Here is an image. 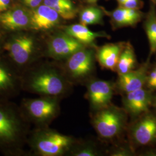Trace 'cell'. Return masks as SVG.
I'll use <instances>...</instances> for the list:
<instances>
[{"label":"cell","instance_id":"obj_1","mask_svg":"<svg viewBox=\"0 0 156 156\" xmlns=\"http://www.w3.org/2000/svg\"><path fill=\"white\" fill-rule=\"evenodd\" d=\"M30 124L20 107L0 100V151L7 156L23 154L31 131Z\"/></svg>","mask_w":156,"mask_h":156},{"label":"cell","instance_id":"obj_2","mask_svg":"<svg viewBox=\"0 0 156 156\" xmlns=\"http://www.w3.org/2000/svg\"><path fill=\"white\" fill-rule=\"evenodd\" d=\"M22 90L60 98L68 93L72 82L62 67L55 65H32L22 73Z\"/></svg>","mask_w":156,"mask_h":156},{"label":"cell","instance_id":"obj_3","mask_svg":"<svg viewBox=\"0 0 156 156\" xmlns=\"http://www.w3.org/2000/svg\"><path fill=\"white\" fill-rule=\"evenodd\" d=\"M76 140L48 127H36L28 135L27 144L36 155L60 156L69 153Z\"/></svg>","mask_w":156,"mask_h":156},{"label":"cell","instance_id":"obj_4","mask_svg":"<svg viewBox=\"0 0 156 156\" xmlns=\"http://www.w3.org/2000/svg\"><path fill=\"white\" fill-rule=\"evenodd\" d=\"M127 113L112 104L95 112L92 117L93 127L104 140H112L122 134L127 126Z\"/></svg>","mask_w":156,"mask_h":156},{"label":"cell","instance_id":"obj_5","mask_svg":"<svg viewBox=\"0 0 156 156\" xmlns=\"http://www.w3.org/2000/svg\"><path fill=\"white\" fill-rule=\"evenodd\" d=\"M30 123L36 127H48L60 112L58 98L41 96L34 99H24L20 106Z\"/></svg>","mask_w":156,"mask_h":156},{"label":"cell","instance_id":"obj_6","mask_svg":"<svg viewBox=\"0 0 156 156\" xmlns=\"http://www.w3.org/2000/svg\"><path fill=\"white\" fill-rule=\"evenodd\" d=\"M12 65L22 73L33 65L35 42L33 37L27 34L13 37L4 46Z\"/></svg>","mask_w":156,"mask_h":156},{"label":"cell","instance_id":"obj_7","mask_svg":"<svg viewBox=\"0 0 156 156\" xmlns=\"http://www.w3.org/2000/svg\"><path fill=\"white\" fill-rule=\"evenodd\" d=\"M92 48L84 47L65 60L62 69L72 83L84 80L94 72L96 58L95 51Z\"/></svg>","mask_w":156,"mask_h":156},{"label":"cell","instance_id":"obj_8","mask_svg":"<svg viewBox=\"0 0 156 156\" xmlns=\"http://www.w3.org/2000/svg\"><path fill=\"white\" fill-rule=\"evenodd\" d=\"M86 46L79 42L65 32L52 37L47 45V55L57 60H66L73 53Z\"/></svg>","mask_w":156,"mask_h":156},{"label":"cell","instance_id":"obj_9","mask_svg":"<svg viewBox=\"0 0 156 156\" xmlns=\"http://www.w3.org/2000/svg\"><path fill=\"white\" fill-rule=\"evenodd\" d=\"M116 84L111 81L93 79L87 86V98L95 112L111 104Z\"/></svg>","mask_w":156,"mask_h":156},{"label":"cell","instance_id":"obj_10","mask_svg":"<svg viewBox=\"0 0 156 156\" xmlns=\"http://www.w3.org/2000/svg\"><path fill=\"white\" fill-rule=\"evenodd\" d=\"M22 89V74L11 62L0 60V100H8Z\"/></svg>","mask_w":156,"mask_h":156},{"label":"cell","instance_id":"obj_11","mask_svg":"<svg viewBox=\"0 0 156 156\" xmlns=\"http://www.w3.org/2000/svg\"><path fill=\"white\" fill-rule=\"evenodd\" d=\"M129 140L134 145L146 146L156 142V118L147 115L135 122L128 129Z\"/></svg>","mask_w":156,"mask_h":156},{"label":"cell","instance_id":"obj_12","mask_svg":"<svg viewBox=\"0 0 156 156\" xmlns=\"http://www.w3.org/2000/svg\"><path fill=\"white\" fill-rule=\"evenodd\" d=\"M151 103V93L144 88L126 93L123 97V108L133 117L147 111Z\"/></svg>","mask_w":156,"mask_h":156},{"label":"cell","instance_id":"obj_13","mask_svg":"<svg viewBox=\"0 0 156 156\" xmlns=\"http://www.w3.org/2000/svg\"><path fill=\"white\" fill-rule=\"evenodd\" d=\"M60 16L53 9L46 5L38 6L30 15V28L36 31L48 30L57 26Z\"/></svg>","mask_w":156,"mask_h":156},{"label":"cell","instance_id":"obj_14","mask_svg":"<svg viewBox=\"0 0 156 156\" xmlns=\"http://www.w3.org/2000/svg\"><path fill=\"white\" fill-rule=\"evenodd\" d=\"M147 65L119 76L116 88L124 94L143 88L147 80Z\"/></svg>","mask_w":156,"mask_h":156},{"label":"cell","instance_id":"obj_15","mask_svg":"<svg viewBox=\"0 0 156 156\" xmlns=\"http://www.w3.org/2000/svg\"><path fill=\"white\" fill-rule=\"evenodd\" d=\"M126 42L111 43L98 48L95 51L96 60L104 69L116 71L119 57Z\"/></svg>","mask_w":156,"mask_h":156},{"label":"cell","instance_id":"obj_16","mask_svg":"<svg viewBox=\"0 0 156 156\" xmlns=\"http://www.w3.org/2000/svg\"><path fill=\"white\" fill-rule=\"evenodd\" d=\"M30 16L21 9H12L0 14V24L9 31H18L30 27Z\"/></svg>","mask_w":156,"mask_h":156},{"label":"cell","instance_id":"obj_17","mask_svg":"<svg viewBox=\"0 0 156 156\" xmlns=\"http://www.w3.org/2000/svg\"><path fill=\"white\" fill-rule=\"evenodd\" d=\"M66 33L73 37L86 46L93 47L95 41L98 38H109L110 36L105 32H94L82 24H75L64 28Z\"/></svg>","mask_w":156,"mask_h":156},{"label":"cell","instance_id":"obj_18","mask_svg":"<svg viewBox=\"0 0 156 156\" xmlns=\"http://www.w3.org/2000/svg\"><path fill=\"white\" fill-rule=\"evenodd\" d=\"M136 63L134 48L129 42H126L119 57L116 72L119 76L128 73L134 69Z\"/></svg>","mask_w":156,"mask_h":156},{"label":"cell","instance_id":"obj_19","mask_svg":"<svg viewBox=\"0 0 156 156\" xmlns=\"http://www.w3.org/2000/svg\"><path fill=\"white\" fill-rule=\"evenodd\" d=\"M44 4L53 9L65 20H72L76 16L77 9L71 0H44Z\"/></svg>","mask_w":156,"mask_h":156},{"label":"cell","instance_id":"obj_20","mask_svg":"<svg viewBox=\"0 0 156 156\" xmlns=\"http://www.w3.org/2000/svg\"><path fill=\"white\" fill-rule=\"evenodd\" d=\"M104 14L105 13L102 8H100L95 4H89L80 12V23L86 26L101 24L103 23Z\"/></svg>","mask_w":156,"mask_h":156},{"label":"cell","instance_id":"obj_21","mask_svg":"<svg viewBox=\"0 0 156 156\" xmlns=\"http://www.w3.org/2000/svg\"><path fill=\"white\" fill-rule=\"evenodd\" d=\"M104 12L110 17L112 27L115 29L136 25L133 20L128 15L127 8L119 6L113 11H106L104 9Z\"/></svg>","mask_w":156,"mask_h":156},{"label":"cell","instance_id":"obj_22","mask_svg":"<svg viewBox=\"0 0 156 156\" xmlns=\"http://www.w3.org/2000/svg\"><path fill=\"white\" fill-rule=\"evenodd\" d=\"M146 33L149 42L151 54L156 52V11L155 6H151L145 23Z\"/></svg>","mask_w":156,"mask_h":156},{"label":"cell","instance_id":"obj_23","mask_svg":"<svg viewBox=\"0 0 156 156\" xmlns=\"http://www.w3.org/2000/svg\"><path fill=\"white\" fill-rule=\"evenodd\" d=\"M68 153L74 156H97L100 154L97 147L90 142L82 144L75 142Z\"/></svg>","mask_w":156,"mask_h":156},{"label":"cell","instance_id":"obj_24","mask_svg":"<svg viewBox=\"0 0 156 156\" xmlns=\"http://www.w3.org/2000/svg\"><path fill=\"white\" fill-rule=\"evenodd\" d=\"M134 154L133 149L129 145H121L115 147L111 153L112 156H131Z\"/></svg>","mask_w":156,"mask_h":156},{"label":"cell","instance_id":"obj_25","mask_svg":"<svg viewBox=\"0 0 156 156\" xmlns=\"http://www.w3.org/2000/svg\"><path fill=\"white\" fill-rule=\"evenodd\" d=\"M119 6L128 9H140L142 7L141 0H116Z\"/></svg>","mask_w":156,"mask_h":156},{"label":"cell","instance_id":"obj_26","mask_svg":"<svg viewBox=\"0 0 156 156\" xmlns=\"http://www.w3.org/2000/svg\"><path fill=\"white\" fill-rule=\"evenodd\" d=\"M26 5L31 8H36L39 5L43 0H23Z\"/></svg>","mask_w":156,"mask_h":156},{"label":"cell","instance_id":"obj_27","mask_svg":"<svg viewBox=\"0 0 156 156\" xmlns=\"http://www.w3.org/2000/svg\"><path fill=\"white\" fill-rule=\"evenodd\" d=\"M98 0H84V1L89 4H95Z\"/></svg>","mask_w":156,"mask_h":156},{"label":"cell","instance_id":"obj_28","mask_svg":"<svg viewBox=\"0 0 156 156\" xmlns=\"http://www.w3.org/2000/svg\"><path fill=\"white\" fill-rule=\"evenodd\" d=\"M152 1H153V2L154 3L156 4V0H152Z\"/></svg>","mask_w":156,"mask_h":156},{"label":"cell","instance_id":"obj_29","mask_svg":"<svg viewBox=\"0 0 156 156\" xmlns=\"http://www.w3.org/2000/svg\"><path fill=\"white\" fill-rule=\"evenodd\" d=\"M154 71H155V72H156V67L155 68H154Z\"/></svg>","mask_w":156,"mask_h":156}]
</instances>
